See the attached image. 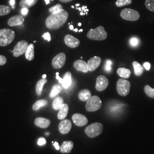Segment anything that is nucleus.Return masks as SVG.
Returning <instances> with one entry per match:
<instances>
[{
    "label": "nucleus",
    "mask_w": 154,
    "mask_h": 154,
    "mask_svg": "<svg viewBox=\"0 0 154 154\" xmlns=\"http://www.w3.org/2000/svg\"><path fill=\"white\" fill-rule=\"evenodd\" d=\"M68 17V12L63 9L58 13L51 14L45 21L46 26L51 30L58 29L66 23Z\"/></svg>",
    "instance_id": "obj_1"
},
{
    "label": "nucleus",
    "mask_w": 154,
    "mask_h": 154,
    "mask_svg": "<svg viewBox=\"0 0 154 154\" xmlns=\"http://www.w3.org/2000/svg\"><path fill=\"white\" fill-rule=\"evenodd\" d=\"M15 38L14 32L10 29H0V46H6L13 41Z\"/></svg>",
    "instance_id": "obj_2"
},
{
    "label": "nucleus",
    "mask_w": 154,
    "mask_h": 154,
    "mask_svg": "<svg viewBox=\"0 0 154 154\" xmlns=\"http://www.w3.org/2000/svg\"><path fill=\"white\" fill-rule=\"evenodd\" d=\"M87 37L88 39L92 40L103 41L107 38V33L104 27L100 26L95 29H90L87 34Z\"/></svg>",
    "instance_id": "obj_3"
},
{
    "label": "nucleus",
    "mask_w": 154,
    "mask_h": 154,
    "mask_svg": "<svg viewBox=\"0 0 154 154\" xmlns=\"http://www.w3.org/2000/svg\"><path fill=\"white\" fill-rule=\"evenodd\" d=\"M103 131V125L96 122L89 125L85 128V133L89 138H94L99 136Z\"/></svg>",
    "instance_id": "obj_4"
},
{
    "label": "nucleus",
    "mask_w": 154,
    "mask_h": 154,
    "mask_svg": "<svg viewBox=\"0 0 154 154\" xmlns=\"http://www.w3.org/2000/svg\"><path fill=\"white\" fill-rule=\"evenodd\" d=\"M130 82L124 79H119L116 83V90L118 94L122 97L127 96L130 90Z\"/></svg>",
    "instance_id": "obj_5"
},
{
    "label": "nucleus",
    "mask_w": 154,
    "mask_h": 154,
    "mask_svg": "<svg viewBox=\"0 0 154 154\" xmlns=\"http://www.w3.org/2000/svg\"><path fill=\"white\" fill-rule=\"evenodd\" d=\"M102 106V101L99 97L94 95L90 97L86 104V109L89 112H94L99 110Z\"/></svg>",
    "instance_id": "obj_6"
},
{
    "label": "nucleus",
    "mask_w": 154,
    "mask_h": 154,
    "mask_svg": "<svg viewBox=\"0 0 154 154\" xmlns=\"http://www.w3.org/2000/svg\"><path fill=\"white\" fill-rule=\"evenodd\" d=\"M121 17L123 19L129 21H136L140 18V14L138 11L131 9L126 8L122 11Z\"/></svg>",
    "instance_id": "obj_7"
},
{
    "label": "nucleus",
    "mask_w": 154,
    "mask_h": 154,
    "mask_svg": "<svg viewBox=\"0 0 154 154\" xmlns=\"http://www.w3.org/2000/svg\"><path fill=\"white\" fill-rule=\"evenodd\" d=\"M29 44L28 42L25 40H22L18 42L15 46L13 50L12 51L13 55L15 57H18L23 54H25L28 49Z\"/></svg>",
    "instance_id": "obj_8"
},
{
    "label": "nucleus",
    "mask_w": 154,
    "mask_h": 154,
    "mask_svg": "<svg viewBox=\"0 0 154 154\" xmlns=\"http://www.w3.org/2000/svg\"><path fill=\"white\" fill-rule=\"evenodd\" d=\"M66 57L64 53H60L55 56L52 60V66L55 69H60L65 65Z\"/></svg>",
    "instance_id": "obj_9"
},
{
    "label": "nucleus",
    "mask_w": 154,
    "mask_h": 154,
    "mask_svg": "<svg viewBox=\"0 0 154 154\" xmlns=\"http://www.w3.org/2000/svg\"><path fill=\"white\" fill-rule=\"evenodd\" d=\"M109 86V80L104 75H99L96 81L95 88L98 91H103Z\"/></svg>",
    "instance_id": "obj_10"
},
{
    "label": "nucleus",
    "mask_w": 154,
    "mask_h": 154,
    "mask_svg": "<svg viewBox=\"0 0 154 154\" xmlns=\"http://www.w3.org/2000/svg\"><path fill=\"white\" fill-rule=\"evenodd\" d=\"M65 44L70 48H76L80 45V41L70 34H66L64 38Z\"/></svg>",
    "instance_id": "obj_11"
},
{
    "label": "nucleus",
    "mask_w": 154,
    "mask_h": 154,
    "mask_svg": "<svg viewBox=\"0 0 154 154\" xmlns=\"http://www.w3.org/2000/svg\"><path fill=\"white\" fill-rule=\"evenodd\" d=\"M72 120L77 126H85L88 123V118L81 114H75L72 116Z\"/></svg>",
    "instance_id": "obj_12"
},
{
    "label": "nucleus",
    "mask_w": 154,
    "mask_h": 154,
    "mask_svg": "<svg viewBox=\"0 0 154 154\" xmlns=\"http://www.w3.org/2000/svg\"><path fill=\"white\" fill-rule=\"evenodd\" d=\"M101 63V58L98 56H95L90 58L88 62V71L94 72L95 71Z\"/></svg>",
    "instance_id": "obj_13"
},
{
    "label": "nucleus",
    "mask_w": 154,
    "mask_h": 154,
    "mask_svg": "<svg viewBox=\"0 0 154 154\" xmlns=\"http://www.w3.org/2000/svg\"><path fill=\"white\" fill-rule=\"evenodd\" d=\"M72 122L68 119H63L59 124L58 129L59 131L62 134H67L71 130Z\"/></svg>",
    "instance_id": "obj_14"
},
{
    "label": "nucleus",
    "mask_w": 154,
    "mask_h": 154,
    "mask_svg": "<svg viewBox=\"0 0 154 154\" xmlns=\"http://www.w3.org/2000/svg\"><path fill=\"white\" fill-rule=\"evenodd\" d=\"M24 21L25 18L23 17L20 15H16L10 18L8 21V23L10 26H16L22 25Z\"/></svg>",
    "instance_id": "obj_15"
},
{
    "label": "nucleus",
    "mask_w": 154,
    "mask_h": 154,
    "mask_svg": "<svg viewBox=\"0 0 154 154\" xmlns=\"http://www.w3.org/2000/svg\"><path fill=\"white\" fill-rule=\"evenodd\" d=\"M74 67L75 70L78 72H83L85 73L88 72V63L82 60H78L75 61L74 63Z\"/></svg>",
    "instance_id": "obj_16"
},
{
    "label": "nucleus",
    "mask_w": 154,
    "mask_h": 154,
    "mask_svg": "<svg viewBox=\"0 0 154 154\" xmlns=\"http://www.w3.org/2000/svg\"><path fill=\"white\" fill-rule=\"evenodd\" d=\"M34 124L36 126L38 127L39 128H46L50 125L51 121L48 119L42 117H38L35 119Z\"/></svg>",
    "instance_id": "obj_17"
},
{
    "label": "nucleus",
    "mask_w": 154,
    "mask_h": 154,
    "mask_svg": "<svg viewBox=\"0 0 154 154\" xmlns=\"http://www.w3.org/2000/svg\"><path fill=\"white\" fill-rule=\"evenodd\" d=\"M74 147V143L72 141H65L60 147V151L62 153H70Z\"/></svg>",
    "instance_id": "obj_18"
},
{
    "label": "nucleus",
    "mask_w": 154,
    "mask_h": 154,
    "mask_svg": "<svg viewBox=\"0 0 154 154\" xmlns=\"http://www.w3.org/2000/svg\"><path fill=\"white\" fill-rule=\"evenodd\" d=\"M72 82V73L67 72L64 75L63 78V82L62 83V87L65 89L69 88L71 85Z\"/></svg>",
    "instance_id": "obj_19"
},
{
    "label": "nucleus",
    "mask_w": 154,
    "mask_h": 154,
    "mask_svg": "<svg viewBox=\"0 0 154 154\" xmlns=\"http://www.w3.org/2000/svg\"><path fill=\"white\" fill-rule=\"evenodd\" d=\"M69 106L67 104L64 103L60 109L59 110V112L58 113L57 117L60 120H63L66 118L68 112H69Z\"/></svg>",
    "instance_id": "obj_20"
},
{
    "label": "nucleus",
    "mask_w": 154,
    "mask_h": 154,
    "mask_svg": "<svg viewBox=\"0 0 154 154\" xmlns=\"http://www.w3.org/2000/svg\"><path fill=\"white\" fill-rule=\"evenodd\" d=\"M91 97V92L88 89H84L79 91L78 93V98L81 100L85 102L88 101Z\"/></svg>",
    "instance_id": "obj_21"
},
{
    "label": "nucleus",
    "mask_w": 154,
    "mask_h": 154,
    "mask_svg": "<svg viewBox=\"0 0 154 154\" xmlns=\"http://www.w3.org/2000/svg\"><path fill=\"white\" fill-rule=\"evenodd\" d=\"M131 72L130 70L124 67H120L117 70V74L123 79H128L130 77Z\"/></svg>",
    "instance_id": "obj_22"
},
{
    "label": "nucleus",
    "mask_w": 154,
    "mask_h": 154,
    "mask_svg": "<svg viewBox=\"0 0 154 154\" xmlns=\"http://www.w3.org/2000/svg\"><path fill=\"white\" fill-rule=\"evenodd\" d=\"M25 57L28 61H32L34 58V45L33 44L29 45L28 49L25 53Z\"/></svg>",
    "instance_id": "obj_23"
},
{
    "label": "nucleus",
    "mask_w": 154,
    "mask_h": 154,
    "mask_svg": "<svg viewBox=\"0 0 154 154\" xmlns=\"http://www.w3.org/2000/svg\"><path fill=\"white\" fill-rule=\"evenodd\" d=\"M38 0H21L20 2V6L22 8H29L35 5Z\"/></svg>",
    "instance_id": "obj_24"
},
{
    "label": "nucleus",
    "mask_w": 154,
    "mask_h": 154,
    "mask_svg": "<svg viewBox=\"0 0 154 154\" xmlns=\"http://www.w3.org/2000/svg\"><path fill=\"white\" fill-rule=\"evenodd\" d=\"M48 82V80L46 79H40L37 83L36 84V86H35V91L36 94H37V95H41L42 92V90H43V87L44 86L45 84Z\"/></svg>",
    "instance_id": "obj_25"
},
{
    "label": "nucleus",
    "mask_w": 154,
    "mask_h": 154,
    "mask_svg": "<svg viewBox=\"0 0 154 154\" xmlns=\"http://www.w3.org/2000/svg\"><path fill=\"white\" fill-rule=\"evenodd\" d=\"M132 65L134 69V73L137 76H140L143 72V68L137 61H134Z\"/></svg>",
    "instance_id": "obj_26"
},
{
    "label": "nucleus",
    "mask_w": 154,
    "mask_h": 154,
    "mask_svg": "<svg viewBox=\"0 0 154 154\" xmlns=\"http://www.w3.org/2000/svg\"><path fill=\"white\" fill-rule=\"evenodd\" d=\"M63 104L64 103L63 98L61 97H58L55 98L53 102V108L55 110H60Z\"/></svg>",
    "instance_id": "obj_27"
},
{
    "label": "nucleus",
    "mask_w": 154,
    "mask_h": 154,
    "mask_svg": "<svg viewBox=\"0 0 154 154\" xmlns=\"http://www.w3.org/2000/svg\"><path fill=\"white\" fill-rule=\"evenodd\" d=\"M61 90H62V88L60 85H54L52 88L50 93V97L51 98H54L58 94L60 93Z\"/></svg>",
    "instance_id": "obj_28"
},
{
    "label": "nucleus",
    "mask_w": 154,
    "mask_h": 154,
    "mask_svg": "<svg viewBox=\"0 0 154 154\" xmlns=\"http://www.w3.org/2000/svg\"><path fill=\"white\" fill-rule=\"evenodd\" d=\"M48 104V101L45 99H41L37 101L33 106V110L37 111L42 107L46 106Z\"/></svg>",
    "instance_id": "obj_29"
},
{
    "label": "nucleus",
    "mask_w": 154,
    "mask_h": 154,
    "mask_svg": "<svg viewBox=\"0 0 154 154\" xmlns=\"http://www.w3.org/2000/svg\"><path fill=\"white\" fill-rule=\"evenodd\" d=\"M146 94L151 98H154V88H151L149 85H146L144 88Z\"/></svg>",
    "instance_id": "obj_30"
},
{
    "label": "nucleus",
    "mask_w": 154,
    "mask_h": 154,
    "mask_svg": "<svg viewBox=\"0 0 154 154\" xmlns=\"http://www.w3.org/2000/svg\"><path fill=\"white\" fill-rule=\"evenodd\" d=\"M63 10V6L61 4H57L56 5L50 8L49 9V11L51 14H55L62 11Z\"/></svg>",
    "instance_id": "obj_31"
},
{
    "label": "nucleus",
    "mask_w": 154,
    "mask_h": 154,
    "mask_svg": "<svg viewBox=\"0 0 154 154\" xmlns=\"http://www.w3.org/2000/svg\"><path fill=\"white\" fill-rule=\"evenodd\" d=\"M11 9L9 6L0 5V16H3L9 14L11 13Z\"/></svg>",
    "instance_id": "obj_32"
},
{
    "label": "nucleus",
    "mask_w": 154,
    "mask_h": 154,
    "mask_svg": "<svg viewBox=\"0 0 154 154\" xmlns=\"http://www.w3.org/2000/svg\"><path fill=\"white\" fill-rule=\"evenodd\" d=\"M132 3V0H117L116 1V6L121 8L124 6L130 5Z\"/></svg>",
    "instance_id": "obj_33"
},
{
    "label": "nucleus",
    "mask_w": 154,
    "mask_h": 154,
    "mask_svg": "<svg viewBox=\"0 0 154 154\" xmlns=\"http://www.w3.org/2000/svg\"><path fill=\"white\" fill-rule=\"evenodd\" d=\"M145 6L149 11L154 12V0H146Z\"/></svg>",
    "instance_id": "obj_34"
},
{
    "label": "nucleus",
    "mask_w": 154,
    "mask_h": 154,
    "mask_svg": "<svg viewBox=\"0 0 154 154\" xmlns=\"http://www.w3.org/2000/svg\"><path fill=\"white\" fill-rule=\"evenodd\" d=\"M112 62L111 60H107L106 61L105 63V70L107 72H110L111 70V68H112Z\"/></svg>",
    "instance_id": "obj_35"
},
{
    "label": "nucleus",
    "mask_w": 154,
    "mask_h": 154,
    "mask_svg": "<svg viewBox=\"0 0 154 154\" xmlns=\"http://www.w3.org/2000/svg\"><path fill=\"white\" fill-rule=\"evenodd\" d=\"M7 62V59L4 55H0V66L5 65Z\"/></svg>",
    "instance_id": "obj_36"
},
{
    "label": "nucleus",
    "mask_w": 154,
    "mask_h": 154,
    "mask_svg": "<svg viewBox=\"0 0 154 154\" xmlns=\"http://www.w3.org/2000/svg\"><path fill=\"white\" fill-rule=\"evenodd\" d=\"M130 44L131 45V46H137L139 43V41H138V39L137 38H132L130 39Z\"/></svg>",
    "instance_id": "obj_37"
},
{
    "label": "nucleus",
    "mask_w": 154,
    "mask_h": 154,
    "mask_svg": "<svg viewBox=\"0 0 154 154\" xmlns=\"http://www.w3.org/2000/svg\"><path fill=\"white\" fill-rule=\"evenodd\" d=\"M42 37L47 40L48 41L50 42L51 41V35H50V34L49 32H47V33H45L44 34L42 35Z\"/></svg>",
    "instance_id": "obj_38"
},
{
    "label": "nucleus",
    "mask_w": 154,
    "mask_h": 154,
    "mask_svg": "<svg viewBox=\"0 0 154 154\" xmlns=\"http://www.w3.org/2000/svg\"><path fill=\"white\" fill-rule=\"evenodd\" d=\"M46 139L43 138H39L37 142V143L39 146H43V145H44L45 144H46Z\"/></svg>",
    "instance_id": "obj_39"
},
{
    "label": "nucleus",
    "mask_w": 154,
    "mask_h": 154,
    "mask_svg": "<svg viewBox=\"0 0 154 154\" xmlns=\"http://www.w3.org/2000/svg\"><path fill=\"white\" fill-rule=\"evenodd\" d=\"M143 66H144V67L147 70H149L150 69V67H151V65H150V63H149V62H146L144 63Z\"/></svg>",
    "instance_id": "obj_40"
},
{
    "label": "nucleus",
    "mask_w": 154,
    "mask_h": 154,
    "mask_svg": "<svg viewBox=\"0 0 154 154\" xmlns=\"http://www.w3.org/2000/svg\"><path fill=\"white\" fill-rule=\"evenodd\" d=\"M28 13V8H22L21 10V14L23 16L26 15Z\"/></svg>",
    "instance_id": "obj_41"
},
{
    "label": "nucleus",
    "mask_w": 154,
    "mask_h": 154,
    "mask_svg": "<svg viewBox=\"0 0 154 154\" xmlns=\"http://www.w3.org/2000/svg\"><path fill=\"white\" fill-rule=\"evenodd\" d=\"M54 146L55 147V149L57 150H59L60 149V147L58 142H55V143H54Z\"/></svg>",
    "instance_id": "obj_42"
},
{
    "label": "nucleus",
    "mask_w": 154,
    "mask_h": 154,
    "mask_svg": "<svg viewBox=\"0 0 154 154\" xmlns=\"http://www.w3.org/2000/svg\"><path fill=\"white\" fill-rule=\"evenodd\" d=\"M62 2H64V3H67V2H71L73 0H60Z\"/></svg>",
    "instance_id": "obj_43"
},
{
    "label": "nucleus",
    "mask_w": 154,
    "mask_h": 154,
    "mask_svg": "<svg viewBox=\"0 0 154 154\" xmlns=\"http://www.w3.org/2000/svg\"><path fill=\"white\" fill-rule=\"evenodd\" d=\"M9 3L11 6H14V5L15 4V0H10Z\"/></svg>",
    "instance_id": "obj_44"
},
{
    "label": "nucleus",
    "mask_w": 154,
    "mask_h": 154,
    "mask_svg": "<svg viewBox=\"0 0 154 154\" xmlns=\"http://www.w3.org/2000/svg\"><path fill=\"white\" fill-rule=\"evenodd\" d=\"M44 1L45 2V3H46V5H48L50 3V0H44ZM51 1H54V0H51Z\"/></svg>",
    "instance_id": "obj_45"
},
{
    "label": "nucleus",
    "mask_w": 154,
    "mask_h": 154,
    "mask_svg": "<svg viewBox=\"0 0 154 154\" xmlns=\"http://www.w3.org/2000/svg\"><path fill=\"white\" fill-rule=\"evenodd\" d=\"M58 81H59V83H60L62 84V82H63V78H60L58 79Z\"/></svg>",
    "instance_id": "obj_46"
},
{
    "label": "nucleus",
    "mask_w": 154,
    "mask_h": 154,
    "mask_svg": "<svg viewBox=\"0 0 154 154\" xmlns=\"http://www.w3.org/2000/svg\"><path fill=\"white\" fill-rule=\"evenodd\" d=\"M87 8H88V6H83L82 7V10L84 11L85 9H87Z\"/></svg>",
    "instance_id": "obj_47"
},
{
    "label": "nucleus",
    "mask_w": 154,
    "mask_h": 154,
    "mask_svg": "<svg viewBox=\"0 0 154 154\" xmlns=\"http://www.w3.org/2000/svg\"><path fill=\"white\" fill-rule=\"evenodd\" d=\"M69 28H70V30H74V26H73V25H70V26H69Z\"/></svg>",
    "instance_id": "obj_48"
},
{
    "label": "nucleus",
    "mask_w": 154,
    "mask_h": 154,
    "mask_svg": "<svg viewBox=\"0 0 154 154\" xmlns=\"http://www.w3.org/2000/svg\"><path fill=\"white\" fill-rule=\"evenodd\" d=\"M77 9L79 10L80 11H83L82 10V8H77Z\"/></svg>",
    "instance_id": "obj_49"
},
{
    "label": "nucleus",
    "mask_w": 154,
    "mask_h": 154,
    "mask_svg": "<svg viewBox=\"0 0 154 154\" xmlns=\"http://www.w3.org/2000/svg\"><path fill=\"white\" fill-rule=\"evenodd\" d=\"M86 14L85 13H83L82 11H81V13H80V15H81V16H84V15H85Z\"/></svg>",
    "instance_id": "obj_50"
},
{
    "label": "nucleus",
    "mask_w": 154,
    "mask_h": 154,
    "mask_svg": "<svg viewBox=\"0 0 154 154\" xmlns=\"http://www.w3.org/2000/svg\"><path fill=\"white\" fill-rule=\"evenodd\" d=\"M46 74H44L43 75V76H42V78H43V79H46Z\"/></svg>",
    "instance_id": "obj_51"
},
{
    "label": "nucleus",
    "mask_w": 154,
    "mask_h": 154,
    "mask_svg": "<svg viewBox=\"0 0 154 154\" xmlns=\"http://www.w3.org/2000/svg\"><path fill=\"white\" fill-rule=\"evenodd\" d=\"M56 78H57V79L58 80L60 78V77L59 75H56Z\"/></svg>",
    "instance_id": "obj_52"
},
{
    "label": "nucleus",
    "mask_w": 154,
    "mask_h": 154,
    "mask_svg": "<svg viewBox=\"0 0 154 154\" xmlns=\"http://www.w3.org/2000/svg\"><path fill=\"white\" fill-rule=\"evenodd\" d=\"M74 32H78V29H77V28H75L74 30H73Z\"/></svg>",
    "instance_id": "obj_53"
},
{
    "label": "nucleus",
    "mask_w": 154,
    "mask_h": 154,
    "mask_svg": "<svg viewBox=\"0 0 154 154\" xmlns=\"http://www.w3.org/2000/svg\"><path fill=\"white\" fill-rule=\"evenodd\" d=\"M83 11H85V12H88V9H85V10Z\"/></svg>",
    "instance_id": "obj_54"
},
{
    "label": "nucleus",
    "mask_w": 154,
    "mask_h": 154,
    "mask_svg": "<svg viewBox=\"0 0 154 154\" xmlns=\"http://www.w3.org/2000/svg\"><path fill=\"white\" fill-rule=\"evenodd\" d=\"M82 25V23H78V26H81Z\"/></svg>",
    "instance_id": "obj_55"
},
{
    "label": "nucleus",
    "mask_w": 154,
    "mask_h": 154,
    "mask_svg": "<svg viewBox=\"0 0 154 154\" xmlns=\"http://www.w3.org/2000/svg\"><path fill=\"white\" fill-rule=\"evenodd\" d=\"M83 32V29H81V30H78V32Z\"/></svg>",
    "instance_id": "obj_56"
},
{
    "label": "nucleus",
    "mask_w": 154,
    "mask_h": 154,
    "mask_svg": "<svg viewBox=\"0 0 154 154\" xmlns=\"http://www.w3.org/2000/svg\"><path fill=\"white\" fill-rule=\"evenodd\" d=\"M79 5H80V4H77L75 5V6H79Z\"/></svg>",
    "instance_id": "obj_57"
},
{
    "label": "nucleus",
    "mask_w": 154,
    "mask_h": 154,
    "mask_svg": "<svg viewBox=\"0 0 154 154\" xmlns=\"http://www.w3.org/2000/svg\"><path fill=\"white\" fill-rule=\"evenodd\" d=\"M56 75H59V72H57L56 73Z\"/></svg>",
    "instance_id": "obj_58"
},
{
    "label": "nucleus",
    "mask_w": 154,
    "mask_h": 154,
    "mask_svg": "<svg viewBox=\"0 0 154 154\" xmlns=\"http://www.w3.org/2000/svg\"><path fill=\"white\" fill-rule=\"evenodd\" d=\"M46 135H49V133L47 132V133H46Z\"/></svg>",
    "instance_id": "obj_59"
},
{
    "label": "nucleus",
    "mask_w": 154,
    "mask_h": 154,
    "mask_svg": "<svg viewBox=\"0 0 154 154\" xmlns=\"http://www.w3.org/2000/svg\"><path fill=\"white\" fill-rule=\"evenodd\" d=\"M72 8H74V6H72Z\"/></svg>",
    "instance_id": "obj_60"
}]
</instances>
